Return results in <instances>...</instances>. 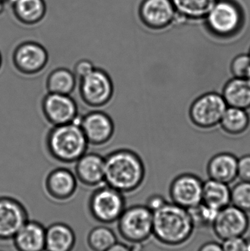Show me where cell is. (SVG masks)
Masks as SVG:
<instances>
[{
  "instance_id": "obj_1",
  "label": "cell",
  "mask_w": 250,
  "mask_h": 251,
  "mask_svg": "<svg viewBox=\"0 0 250 251\" xmlns=\"http://www.w3.org/2000/svg\"><path fill=\"white\" fill-rule=\"evenodd\" d=\"M145 167L139 154L118 149L105 156L104 183L123 194L134 193L143 184Z\"/></svg>"
},
{
  "instance_id": "obj_2",
  "label": "cell",
  "mask_w": 250,
  "mask_h": 251,
  "mask_svg": "<svg viewBox=\"0 0 250 251\" xmlns=\"http://www.w3.org/2000/svg\"><path fill=\"white\" fill-rule=\"evenodd\" d=\"M189 211L167 202L154 212L153 236L167 247H179L187 243L195 230Z\"/></svg>"
},
{
  "instance_id": "obj_3",
  "label": "cell",
  "mask_w": 250,
  "mask_h": 251,
  "mask_svg": "<svg viewBox=\"0 0 250 251\" xmlns=\"http://www.w3.org/2000/svg\"><path fill=\"white\" fill-rule=\"evenodd\" d=\"M45 146L54 160L70 165L86 153L89 143L79 124L73 122L51 127L45 137Z\"/></svg>"
},
{
  "instance_id": "obj_4",
  "label": "cell",
  "mask_w": 250,
  "mask_h": 251,
  "mask_svg": "<svg viewBox=\"0 0 250 251\" xmlns=\"http://www.w3.org/2000/svg\"><path fill=\"white\" fill-rule=\"evenodd\" d=\"M204 21L211 33L227 38L239 33L243 27L245 13L234 0H217Z\"/></svg>"
},
{
  "instance_id": "obj_5",
  "label": "cell",
  "mask_w": 250,
  "mask_h": 251,
  "mask_svg": "<svg viewBox=\"0 0 250 251\" xmlns=\"http://www.w3.org/2000/svg\"><path fill=\"white\" fill-rule=\"evenodd\" d=\"M88 207L95 221L108 225L118 221L126 209V199L123 193L104 184L93 190Z\"/></svg>"
},
{
  "instance_id": "obj_6",
  "label": "cell",
  "mask_w": 250,
  "mask_h": 251,
  "mask_svg": "<svg viewBox=\"0 0 250 251\" xmlns=\"http://www.w3.org/2000/svg\"><path fill=\"white\" fill-rule=\"evenodd\" d=\"M117 222L119 234L129 244L144 243L153 236L154 213L145 205L126 208Z\"/></svg>"
},
{
  "instance_id": "obj_7",
  "label": "cell",
  "mask_w": 250,
  "mask_h": 251,
  "mask_svg": "<svg viewBox=\"0 0 250 251\" xmlns=\"http://www.w3.org/2000/svg\"><path fill=\"white\" fill-rule=\"evenodd\" d=\"M79 94L82 102L92 108L105 107L113 100L114 84L110 75L101 68L79 80Z\"/></svg>"
},
{
  "instance_id": "obj_8",
  "label": "cell",
  "mask_w": 250,
  "mask_h": 251,
  "mask_svg": "<svg viewBox=\"0 0 250 251\" xmlns=\"http://www.w3.org/2000/svg\"><path fill=\"white\" fill-rule=\"evenodd\" d=\"M49 55L46 49L34 41H25L16 46L12 54V63L16 71L23 76L39 75L46 68Z\"/></svg>"
},
{
  "instance_id": "obj_9",
  "label": "cell",
  "mask_w": 250,
  "mask_h": 251,
  "mask_svg": "<svg viewBox=\"0 0 250 251\" xmlns=\"http://www.w3.org/2000/svg\"><path fill=\"white\" fill-rule=\"evenodd\" d=\"M227 107L223 95L214 92L207 93L192 103L189 116L192 123L197 126L212 128L220 125Z\"/></svg>"
},
{
  "instance_id": "obj_10",
  "label": "cell",
  "mask_w": 250,
  "mask_h": 251,
  "mask_svg": "<svg viewBox=\"0 0 250 251\" xmlns=\"http://www.w3.org/2000/svg\"><path fill=\"white\" fill-rule=\"evenodd\" d=\"M41 110L44 117L52 126L79 124V107L70 95L48 93L41 101Z\"/></svg>"
},
{
  "instance_id": "obj_11",
  "label": "cell",
  "mask_w": 250,
  "mask_h": 251,
  "mask_svg": "<svg viewBox=\"0 0 250 251\" xmlns=\"http://www.w3.org/2000/svg\"><path fill=\"white\" fill-rule=\"evenodd\" d=\"M28 221L27 210L22 202L10 196H0V241H12Z\"/></svg>"
},
{
  "instance_id": "obj_12",
  "label": "cell",
  "mask_w": 250,
  "mask_h": 251,
  "mask_svg": "<svg viewBox=\"0 0 250 251\" xmlns=\"http://www.w3.org/2000/svg\"><path fill=\"white\" fill-rule=\"evenodd\" d=\"M79 125L89 145L103 146L110 142L115 131L111 116L102 110H92L80 118Z\"/></svg>"
},
{
  "instance_id": "obj_13",
  "label": "cell",
  "mask_w": 250,
  "mask_h": 251,
  "mask_svg": "<svg viewBox=\"0 0 250 251\" xmlns=\"http://www.w3.org/2000/svg\"><path fill=\"white\" fill-rule=\"evenodd\" d=\"M249 226L248 214L230 204L219 211L211 228L215 235L223 241L227 239L244 237Z\"/></svg>"
},
{
  "instance_id": "obj_14",
  "label": "cell",
  "mask_w": 250,
  "mask_h": 251,
  "mask_svg": "<svg viewBox=\"0 0 250 251\" xmlns=\"http://www.w3.org/2000/svg\"><path fill=\"white\" fill-rule=\"evenodd\" d=\"M138 15L141 22L153 30L166 29L178 18L171 0H142Z\"/></svg>"
},
{
  "instance_id": "obj_15",
  "label": "cell",
  "mask_w": 250,
  "mask_h": 251,
  "mask_svg": "<svg viewBox=\"0 0 250 251\" xmlns=\"http://www.w3.org/2000/svg\"><path fill=\"white\" fill-rule=\"evenodd\" d=\"M204 181L196 176L184 174L176 177L170 187L172 203L190 209L202 203Z\"/></svg>"
},
{
  "instance_id": "obj_16",
  "label": "cell",
  "mask_w": 250,
  "mask_h": 251,
  "mask_svg": "<svg viewBox=\"0 0 250 251\" xmlns=\"http://www.w3.org/2000/svg\"><path fill=\"white\" fill-rule=\"evenodd\" d=\"M77 188L78 180L74 173L65 167L51 170L44 181L45 193L50 199L57 202L70 200Z\"/></svg>"
},
{
  "instance_id": "obj_17",
  "label": "cell",
  "mask_w": 250,
  "mask_h": 251,
  "mask_svg": "<svg viewBox=\"0 0 250 251\" xmlns=\"http://www.w3.org/2000/svg\"><path fill=\"white\" fill-rule=\"evenodd\" d=\"M75 176L85 187L96 188L104 183L105 156L95 152H86L76 162Z\"/></svg>"
},
{
  "instance_id": "obj_18",
  "label": "cell",
  "mask_w": 250,
  "mask_h": 251,
  "mask_svg": "<svg viewBox=\"0 0 250 251\" xmlns=\"http://www.w3.org/2000/svg\"><path fill=\"white\" fill-rule=\"evenodd\" d=\"M45 229L38 221H28L13 237L16 251H45Z\"/></svg>"
},
{
  "instance_id": "obj_19",
  "label": "cell",
  "mask_w": 250,
  "mask_h": 251,
  "mask_svg": "<svg viewBox=\"0 0 250 251\" xmlns=\"http://www.w3.org/2000/svg\"><path fill=\"white\" fill-rule=\"evenodd\" d=\"M15 19L24 26L41 23L47 13L45 0H8Z\"/></svg>"
},
{
  "instance_id": "obj_20",
  "label": "cell",
  "mask_w": 250,
  "mask_h": 251,
  "mask_svg": "<svg viewBox=\"0 0 250 251\" xmlns=\"http://www.w3.org/2000/svg\"><path fill=\"white\" fill-rule=\"evenodd\" d=\"M238 158L230 153H220L210 159L208 164V176L229 184L238 178Z\"/></svg>"
},
{
  "instance_id": "obj_21",
  "label": "cell",
  "mask_w": 250,
  "mask_h": 251,
  "mask_svg": "<svg viewBox=\"0 0 250 251\" xmlns=\"http://www.w3.org/2000/svg\"><path fill=\"white\" fill-rule=\"evenodd\" d=\"M75 244L74 231L67 224L56 223L45 229V251H72Z\"/></svg>"
},
{
  "instance_id": "obj_22",
  "label": "cell",
  "mask_w": 250,
  "mask_h": 251,
  "mask_svg": "<svg viewBox=\"0 0 250 251\" xmlns=\"http://www.w3.org/2000/svg\"><path fill=\"white\" fill-rule=\"evenodd\" d=\"M222 95L228 107L250 108V82L246 78H232L225 85Z\"/></svg>"
},
{
  "instance_id": "obj_23",
  "label": "cell",
  "mask_w": 250,
  "mask_h": 251,
  "mask_svg": "<svg viewBox=\"0 0 250 251\" xmlns=\"http://www.w3.org/2000/svg\"><path fill=\"white\" fill-rule=\"evenodd\" d=\"M229 184L209 178L204 182L202 203L220 211L231 204Z\"/></svg>"
},
{
  "instance_id": "obj_24",
  "label": "cell",
  "mask_w": 250,
  "mask_h": 251,
  "mask_svg": "<svg viewBox=\"0 0 250 251\" xmlns=\"http://www.w3.org/2000/svg\"><path fill=\"white\" fill-rule=\"evenodd\" d=\"M77 79L73 71L59 67L50 72L45 81V88L51 94L71 95L76 89Z\"/></svg>"
},
{
  "instance_id": "obj_25",
  "label": "cell",
  "mask_w": 250,
  "mask_h": 251,
  "mask_svg": "<svg viewBox=\"0 0 250 251\" xmlns=\"http://www.w3.org/2000/svg\"><path fill=\"white\" fill-rule=\"evenodd\" d=\"M178 18L199 21L205 18L217 0H171Z\"/></svg>"
},
{
  "instance_id": "obj_26",
  "label": "cell",
  "mask_w": 250,
  "mask_h": 251,
  "mask_svg": "<svg viewBox=\"0 0 250 251\" xmlns=\"http://www.w3.org/2000/svg\"><path fill=\"white\" fill-rule=\"evenodd\" d=\"M220 125L227 134L238 135L248 129L250 125V116L246 110L227 107Z\"/></svg>"
},
{
  "instance_id": "obj_27",
  "label": "cell",
  "mask_w": 250,
  "mask_h": 251,
  "mask_svg": "<svg viewBox=\"0 0 250 251\" xmlns=\"http://www.w3.org/2000/svg\"><path fill=\"white\" fill-rule=\"evenodd\" d=\"M87 243L92 251H107L117 243V238L111 228L99 226L90 231Z\"/></svg>"
},
{
  "instance_id": "obj_28",
  "label": "cell",
  "mask_w": 250,
  "mask_h": 251,
  "mask_svg": "<svg viewBox=\"0 0 250 251\" xmlns=\"http://www.w3.org/2000/svg\"><path fill=\"white\" fill-rule=\"evenodd\" d=\"M195 228H208L212 227L214 220L219 211L207 206L205 203H200L198 206L188 209Z\"/></svg>"
},
{
  "instance_id": "obj_29",
  "label": "cell",
  "mask_w": 250,
  "mask_h": 251,
  "mask_svg": "<svg viewBox=\"0 0 250 251\" xmlns=\"http://www.w3.org/2000/svg\"><path fill=\"white\" fill-rule=\"evenodd\" d=\"M231 204L250 213V181H241L231 188Z\"/></svg>"
},
{
  "instance_id": "obj_30",
  "label": "cell",
  "mask_w": 250,
  "mask_h": 251,
  "mask_svg": "<svg viewBox=\"0 0 250 251\" xmlns=\"http://www.w3.org/2000/svg\"><path fill=\"white\" fill-rule=\"evenodd\" d=\"M250 68L249 54H241L236 56L230 64V72L233 77H245Z\"/></svg>"
},
{
  "instance_id": "obj_31",
  "label": "cell",
  "mask_w": 250,
  "mask_h": 251,
  "mask_svg": "<svg viewBox=\"0 0 250 251\" xmlns=\"http://www.w3.org/2000/svg\"><path fill=\"white\" fill-rule=\"evenodd\" d=\"M93 63L88 59H81L76 62L73 66V72L79 81L85 76H88L95 69Z\"/></svg>"
},
{
  "instance_id": "obj_32",
  "label": "cell",
  "mask_w": 250,
  "mask_h": 251,
  "mask_svg": "<svg viewBox=\"0 0 250 251\" xmlns=\"http://www.w3.org/2000/svg\"><path fill=\"white\" fill-rule=\"evenodd\" d=\"M224 251H247V240L245 237H234L223 240L222 243Z\"/></svg>"
},
{
  "instance_id": "obj_33",
  "label": "cell",
  "mask_w": 250,
  "mask_h": 251,
  "mask_svg": "<svg viewBox=\"0 0 250 251\" xmlns=\"http://www.w3.org/2000/svg\"><path fill=\"white\" fill-rule=\"evenodd\" d=\"M238 178L241 181H250V154L238 159Z\"/></svg>"
},
{
  "instance_id": "obj_34",
  "label": "cell",
  "mask_w": 250,
  "mask_h": 251,
  "mask_svg": "<svg viewBox=\"0 0 250 251\" xmlns=\"http://www.w3.org/2000/svg\"><path fill=\"white\" fill-rule=\"evenodd\" d=\"M167 203V201L163 196H160V195H153L148 198L145 206L154 213L161 209Z\"/></svg>"
},
{
  "instance_id": "obj_35",
  "label": "cell",
  "mask_w": 250,
  "mask_h": 251,
  "mask_svg": "<svg viewBox=\"0 0 250 251\" xmlns=\"http://www.w3.org/2000/svg\"><path fill=\"white\" fill-rule=\"evenodd\" d=\"M198 251H224L222 244L217 242H207L200 247Z\"/></svg>"
},
{
  "instance_id": "obj_36",
  "label": "cell",
  "mask_w": 250,
  "mask_h": 251,
  "mask_svg": "<svg viewBox=\"0 0 250 251\" xmlns=\"http://www.w3.org/2000/svg\"><path fill=\"white\" fill-rule=\"evenodd\" d=\"M107 251H132L129 245L117 243Z\"/></svg>"
},
{
  "instance_id": "obj_37",
  "label": "cell",
  "mask_w": 250,
  "mask_h": 251,
  "mask_svg": "<svg viewBox=\"0 0 250 251\" xmlns=\"http://www.w3.org/2000/svg\"><path fill=\"white\" fill-rule=\"evenodd\" d=\"M5 3L1 2L0 1V14L3 13L4 11V6H5Z\"/></svg>"
},
{
  "instance_id": "obj_38",
  "label": "cell",
  "mask_w": 250,
  "mask_h": 251,
  "mask_svg": "<svg viewBox=\"0 0 250 251\" xmlns=\"http://www.w3.org/2000/svg\"><path fill=\"white\" fill-rule=\"evenodd\" d=\"M247 240V251H250V237L246 238Z\"/></svg>"
},
{
  "instance_id": "obj_39",
  "label": "cell",
  "mask_w": 250,
  "mask_h": 251,
  "mask_svg": "<svg viewBox=\"0 0 250 251\" xmlns=\"http://www.w3.org/2000/svg\"><path fill=\"white\" fill-rule=\"evenodd\" d=\"M245 78H246V79H248V80H249L250 82V68L249 70H248V73H247L246 76H245Z\"/></svg>"
},
{
  "instance_id": "obj_40",
  "label": "cell",
  "mask_w": 250,
  "mask_h": 251,
  "mask_svg": "<svg viewBox=\"0 0 250 251\" xmlns=\"http://www.w3.org/2000/svg\"><path fill=\"white\" fill-rule=\"evenodd\" d=\"M1 65H2V57H1V52H0V69H1Z\"/></svg>"
},
{
  "instance_id": "obj_41",
  "label": "cell",
  "mask_w": 250,
  "mask_h": 251,
  "mask_svg": "<svg viewBox=\"0 0 250 251\" xmlns=\"http://www.w3.org/2000/svg\"><path fill=\"white\" fill-rule=\"evenodd\" d=\"M0 1H1V2L5 3V4H7V3L8 2V0H0Z\"/></svg>"
},
{
  "instance_id": "obj_42",
  "label": "cell",
  "mask_w": 250,
  "mask_h": 251,
  "mask_svg": "<svg viewBox=\"0 0 250 251\" xmlns=\"http://www.w3.org/2000/svg\"><path fill=\"white\" fill-rule=\"evenodd\" d=\"M249 55H250V50Z\"/></svg>"
},
{
  "instance_id": "obj_43",
  "label": "cell",
  "mask_w": 250,
  "mask_h": 251,
  "mask_svg": "<svg viewBox=\"0 0 250 251\" xmlns=\"http://www.w3.org/2000/svg\"></svg>"
}]
</instances>
